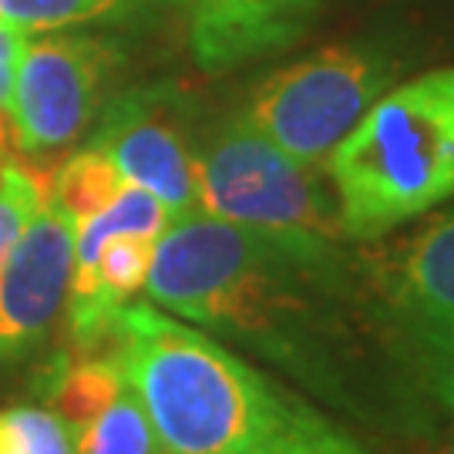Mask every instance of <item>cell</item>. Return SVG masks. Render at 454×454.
Masks as SVG:
<instances>
[{"label": "cell", "mask_w": 454, "mask_h": 454, "mask_svg": "<svg viewBox=\"0 0 454 454\" xmlns=\"http://www.w3.org/2000/svg\"><path fill=\"white\" fill-rule=\"evenodd\" d=\"M24 41L27 34L0 20V105L11 108V98H14V74H17V61H20V51H24Z\"/></svg>", "instance_id": "cell-19"}, {"label": "cell", "mask_w": 454, "mask_h": 454, "mask_svg": "<svg viewBox=\"0 0 454 454\" xmlns=\"http://www.w3.org/2000/svg\"><path fill=\"white\" fill-rule=\"evenodd\" d=\"M74 226L41 206L0 266V360H20L48 340L71 286Z\"/></svg>", "instance_id": "cell-9"}, {"label": "cell", "mask_w": 454, "mask_h": 454, "mask_svg": "<svg viewBox=\"0 0 454 454\" xmlns=\"http://www.w3.org/2000/svg\"><path fill=\"white\" fill-rule=\"evenodd\" d=\"M118 61L112 41L91 34L24 41L11 98L17 148L24 155H51L71 145L101 108Z\"/></svg>", "instance_id": "cell-8"}, {"label": "cell", "mask_w": 454, "mask_h": 454, "mask_svg": "<svg viewBox=\"0 0 454 454\" xmlns=\"http://www.w3.org/2000/svg\"><path fill=\"white\" fill-rule=\"evenodd\" d=\"M145 11H176L195 65L209 74L286 51L313 27L326 0H142Z\"/></svg>", "instance_id": "cell-10"}, {"label": "cell", "mask_w": 454, "mask_h": 454, "mask_svg": "<svg viewBox=\"0 0 454 454\" xmlns=\"http://www.w3.org/2000/svg\"><path fill=\"white\" fill-rule=\"evenodd\" d=\"M148 14L142 0H0V17L20 31H65Z\"/></svg>", "instance_id": "cell-13"}, {"label": "cell", "mask_w": 454, "mask_h": 454, "mask_svg": "<svg viewBox=\"0 0 454 454\" xmlns=\"http://www.w3.org/2000/svg\"><path fill=\"white\" fill-rule=\"evenodd\" d=\"M199 138L192 98L159 82L114 95L88 145L105 152L125 182L152 192L172 215H182L199 209Z\"/></svg>", "instance_id": "cell-7"}, {"label": "cell", "mask_w": 454, "mask_h": 454, "mask_svg": "<svg viewBox=\"0 0 454 454\" xmlns=\"http://www.w3.org/2000/svg\"><path fill=\"white\" fill-rule=\"evenodd\" d=\"M397 74L401 54L387 41L330 44L262 78L239 112L296 162L324 168Z\"/></svg>", "instance_id": "cell-5"}, {"label": "cell", "mask_w": 454, "mask_h": 454, "mask_svg": "<svg viewBox=\"0 0 454 454\" xmlns=\"http://www.w3.org/2000/svg\"><path fill=\"white\" fill-rule=\"evenodd\" d=\"M155 243L159 239H145V236H112L101 246L95 260V283L108 307L129 303V296L145 286Z\"/></svg>", "instance_id": "cell-15"}, {"label": "cell", "mask_w": 454, "mask_h": 454, "mask_svg": "<svg viewBox=\"0 0 454 454\" xmlns=\"http://www.w3.org/2000/svg\"><path fill=\"white\" fill-rule=\"evenodd\" d=\"M324 168L347 243H380L454 199V67L384 91Z\"/></svg>", "instance_id": "cell-3"}, {"label": "cell", "mask_w": 454, "mask_h": 454, "mask_svg": "<svg viewBox=\"0 0 454 454\" xmlns=\"http://www.w3.org/2000/svg\"><path fill=\"white\" fill-rule=\"evenodd\" d=\"M112 354L165 454H256L337 427L300 390L155 303L114 309Z\"/></svg>", "instance_id": "cell-2"}, {"label": "cell", "mask_w": 454, "mask_h": 454, "mask_svg": "<svg viewBox=\"0 0 454 454\" xmlns=\"http://www.w3.org/2000/svg\"><path fill=\"white\" fill-rule=\"evenodd\" d=\"M125 185H129L125 176L118 172V165L105 152L84 145L51 179V192L44 195V202L54 206L71 226L78 229L82 223L95 219L101 209H108Z\"/></svg>", "instance_id": "cell-11"}, {"label": "cell", "mask_w": 454, "mask_h": 454, "mask_svg": "<svg viewBox=\"0 0 454 454\" xmlns=\"http://www.w3.org/2000/svg\"><path fill=\"white\" fill-rule=\"evenodd\" d=\"M371 260L418 387L444 421H454V206L414 239Z\"/></svg>", "instance_id": "cell-6"}, {"label": "cell", "mask_w": 454, "mask_h": 454, "mask_svg": "<svg viewBox=\"0 0 454 454\" xmlns=\"http://www.w3.org/2000/svg\"><path fill=\"white\" fill-rule=\"evenodd\" d=\"M0 20H4V17H0Z\"/></svg>", "instance_id": "cell-22"}, {"label": "cell", "mask_w": 454, "mask_h": 454, "mask_svg": "<svg viewBox=\"0 0 454 454\" xmlns=\"http://www.w3.org/2000/svg\"><path fill=\"white\" fill-rule=\"evenodd\" d=\"M199 212L273 236L343 239L337 199L320 165L296 162L243 118L226 114L199 138Z\"/></svg>", "instance_id": "cell-4"}, {"label": "cell", "mask_w": 454, "mask_h": 454, "mask_svg": "<svg viewBox=\"0 0 454 454\" xmlns=\"http://www.w3.org/2000/svg\"><path fill=\"white\" fill-rule=\"evenodd\" d=\"M74 438L78 454H165L129 384H121L112 404L91 424H84Z\"/></svg>", "instance_id": "cell-14"}, {"label": "cell", "mask_w": 454, "mask_h": 454, "mask_svg": "<svg viewBox=\"0 0 454 454\" xmlns=\"http://www.w3.org/2000/svg\"><path fill=\"white\" fill-rule=\"evenodd\" d=\"M125 377L118 371L114 354H88L74 364H65L51 380V401L54 414H61L71 431L78 434L84 424H91L114 401Z\"/></svg>", "instance_id": "cell-12"}, {"label": "cell", "mask_w": 454, "mask_h": 454, "mask_svg": "<svg viewBox=\"0 0 454 454\" xmlns=\"http://www.w3.org/2000/svg\"><path fill=\"white\" fill-rule=\"evenodd\" d=\"M11 142V121H7V108L0 105V162H4V148Z\"/></svg>", "instance_id": "cell-20"}, {"label": "cell", "mask_w": 454, "mask_h": 454, "mask_svg": "<svg viewBox=\"0 0 454 454\" xmlns=\"http://www.w3.org/2000/svg\"><path fill=\"white\" fill-rule=\"evenodd\" d=\"M256 454H377L373 448H367L360 438H354L350 431H343L340 424L330 427L324 434H313V438L293 441V444H279V448H270V451H256Z\"/></svg>", "instance_id": "cell-18"}, {"label": "cell", "mask_w": 454, "mask_h": 454, "mask_svg": "<svg viewBox=\"0 0 454 454\" xmlns=\"http://www.w3.org/2000/svg\"><path fill=\"white\" fill-rule=\"evenodd\" d=\"M44 206V182L24 165L0 168V266L11 256L20 232Z\"/></svg>", "instance_id": "cell-17"}, {"label": "cell", "mask_w": 454, "mask_h": 454, "mask_svg": "<svg viewBox=\"0 0 454 454\" xmlns=\"http://www.w3.org/2000/svg\"><path fill=\"white\" fill-rule=\"evenodd\" d=\"M451 454H454V448H451Z\"/></svg>", "instance_id": "cell-21"}, {"label": "cell", "mask_w": 454, "mask_h": 454, "mask_svg": "<svg viewBox=\"0 0 454 454\" xmlns=\"http://www.w3.org/2000/svg\"><path fill=\"white\" fill-rule=\"evenodd\" d=\"M0 454H78L71 424L41 407L0 411Z\"/></svg>", "instance_id": "cell-16"}, {"label": "cell", "mask_w": 454, "mask_h": 454, "mask_svg": "<svg viewBox=\"0 0 454 454\" xmlns=\"http://www.w3.org/2000/svg\"><path fill=\"white\" fill-rule=\"evenodd\" d=\"M145 290L343 421L401 441H434L448 424L411 373L373 260L347 239L273 236L182 212L155 243Z\"/></svg>", "instance_id": "cell-1"}]
</instances>
